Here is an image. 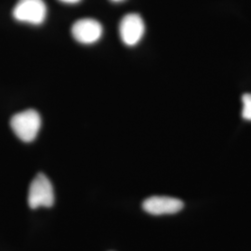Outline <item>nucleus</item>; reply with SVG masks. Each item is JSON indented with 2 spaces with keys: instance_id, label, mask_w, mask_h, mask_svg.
I'll use <instances>...</instances> for the list:
<instances>
[{
  "instance_id": "nucleus-6",
  "label": "nucleus",
  "mask_w": 251,
  "mask_h": 251,
  "mask_svg": "<svg viewBox=\"0 0 251 251\" xmlns=\"http://www.w3.org/2000/svg\"><path fill=\"white\" fill-rule=\"evenodd\" d=\"M183 206L181 200L170 197H152L145 199L143 203L144 211L156 216L178 213Z\"/></svg>"
},
{
  "instance_id": "nucleus-5",
  "label": "nucleus",
  "mask_w": 251,
  "mask_h": 251,
  "mask_svg": "<svg viewBox=\"0 0 251 251\" xmlns=\"http://www.w3.org/2000/svg\"><path fill=\"white\" fill-rule=\"evenodd\" d=\"M72 36L75 41L84 45L96 43L102 36V26L97 20L80 19L73 25Z\"/></svg>"
},
{
  "instance_id": "nucleus-3",
  "label": "nucleus",
  "mask_w": 251,
  "mask_h": 251,
  "mask_svg": "<svg viewBox=\"0 0 251 251\" xmlns=\"http://www.w3.org/2000/svg\"><path fill=\"white\" fill-rule=\"evenodd\" d=\"M54 203V191L50 180L40 173L31 182L28 193V204L31 208L50 207Z\"/></svg>"
},
{
  "instance_id": "nucleus-8",
  "label": "nucleus",
  "mask_w": 251,
  "mask_h": 251,
  "mask_svg": "<svg viewBox=\"0 0 251 251\" xmlns=\"http://www.w3.org/2000/svg\"><path fill=\"white\" fill-rule=\"evenodd\" d=\"M63 3H66V4H75V3H78L80 2L81 0H59Z\"/></svg>"
},
{
  "instance_id": "nucleus-9",
  "label": "nucleus",
  "mask_w": 251,
  "mask_h": 251,
  "mask_svg": "<svg viewBox=\"0 0 251 251\" xmlns=\"http://www.w3.org/2000/svg\"><path fill=\"white\" fill-rule=\"evenodd\" d=\"M114 2H121V1H124V0H112Z\"/></svg>"
},
{
  "instance_id": "nucleus-7",
  "label": "nucleus",
  "mask_w": 251,
  "mask_h": 251,
  "mask_svg": "<svg viewBox=\"0 0 251 251\" xmlns=\"http://www.w3.org/2000/svg\"><path fill=\"white\" fill-rule=\"evenodd\" d=\"M243 110L242 117L244 119L251 121V94H244L242 97Z\"/></svg>"
},
{
  "instance_id": "nucleus-4",
  "label": "nucleus",
  "mask_w": 251,
  "mask_h": 251,
  "mask_svg": "<svg viewBox=\"0 0 251 251\" xmlns=\"http://www.w3.org/2000/svg\"><path fill=\"white\" fill-rule=\"evenodd\" d=\"M145 25L143 18L137 13L124 16L119 24V36L126 46H136L143 38Z\"/></svg>"
},
{
  "instance_id": "nucleus-1",
  "label": "nucleus",
  "mask_w": 251,
  "mask_h": 251,
  "mask_svg": "<svg viewBox=\"0 0 251 251\" xmlns=\"http://www.w3.org/2000/svg\"><path fill=\"white\" fill-rule=\"evenodd\" d=\"M10 126L21 141L31 143L36 139L40 130L41 117L36 110H25L12 117Z\"/></svg>"
},
{
  "instance_id": "nucleus-2",
  "label": "nucleus",
  "mask_w": 251,
  "mask_h": 251,
  "mask_svg": "<svg viewBox=\"0 0 251 251\" xmlns=\"http://www.w3.org/2000/svg\"><path fill=\"white\" fill-rule=\"evenodd\" d=\"M48 9L43 0H20L12 14L21 23L38 25L44 23Z\"/></svg>"
}]
</instances>
